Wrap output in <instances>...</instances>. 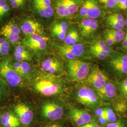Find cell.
<instances>
[{
    "label": "cell",
    "instance_id": "1",
    "mask_svg": "<svg viewBox=\"0 0 127 127\" xmlns=\"http://www.w3.org/2000/svg\"><path fill=\"white\" fill-rule=\"evenodd\" d=\"M84 0H52L54 14L58 18H65L77 12Z\"/></svg>",
    "mask_w": 127,
    "mask_h": 127
},
{
    "label": "cell",
    "instance_id": "2",
    "mask_svg": "<svg viewBox=\"0 0 127 127\" xmlns=\"http://www.w3.org/2000/svg\"><path fill=\"white\" fill-rule=\"evenodd\" d=\"M67 68L69 76L74 81H80L85 79L90 73L89 64L78 59H68Z\"/></svg>",
    "mask_w": 127,
    "mask_h": 127
},
{
    "label": "cell",
    "instance_id": "3",
    "mask_svg": "<svg viewBox=\"0 0 127 127\" xmlns=\"http://www.w3.org/2000/svg\"><path fill=\"white\" fill-rule=\"evenodd\" d=\"M35 90L45 96L55 95L61 91L62 86L59 82L51 78H40L34 84Z\"/></svg>",
    "mask_w": 127,
    "mask_h": 127
},
{
    "label": "cell",
    "instance_id": "4",
    "mask_svg": "<svg viewBox=\"0 0 127 127\" xmlns=\"http://www.w3.org/2000/svg\"><path fill=\"white\" fill-rule=\"evenodd\" d=\"M0 75L13 87L18 86L22 82V78L14 69L9 59L0 62Z\"/></svg>",
    "mask_w": 127,
    "mask_h": 127
},
{
    "label": "cell",
    "instance_id": "5",
    "mask_svg": "<svg viewBox=\"0 0 127 127\" xmlns=\"http://www.w3.org/2000/svg\"><path fill=\"white\" fill-rule=\"evenodd\" d=\"M32 12L41 18H49L54 15L52 0H31Z\"/></svg>",
    "mask_w": 127,
    "mask_h": 127
},
{
    "label": "cell",
    "instance_id": "6",
    "mask_svg": "<svg viewBox=\"0 0 127 127\" xmlns=\"http://www.w3.org/2000/svg\"><path fill=\"white\" fill-rule=\"evenodd\" d=\"M48 38L40 34H32L27 36L22 43L28 49L35 53H41L45 50L47 47Z\"/></svg>",
    "mask_w": 127,
    "mask_h": 127
},
{
    "label": "cell",
    "instance_id": "7",
    "mask_svg": "<svg viewBox=\"0 0 127 127\" xmlns=\"http://www.w3.org/2000/svg\"><path fill=\"white\" fill-rule=\"evenodd\" d=\"M20 28L21 31L27 36L32 34L44 35L45 27L40 21L33 18H26L21 21Z\"/></svg>",
    "mask_w": 127,
    "mask_h": 127
},
{
    "label": "cell",
    "instance_id": "8",
    "mask_svg": "<svg viewBox=\"0 0 127 127\" xmlns=\"http://www.w3.org/2000/svg\"><path fill=\"white\" fill-rule=\"evenodd\" d=\"M76 98L79 103L89 108H94L98 104L95 92L87 87H83L78 91Z\"/></svg>",
    "mask_w": 127,
    "mask_h": 127
},
{
    "label": "cell",
    "instance_id": "9",
    "mask_svg": "<svg viewBox=\"0 0 127 127\" xmlns=\"http://www.w3.org/2000/svg\"><path fill=\"white\" fill-rule=\"evenodd\" d=\"M41 112L46 118L51 121H57L60 119L63 115V107L59 103L49 102L43 105Z\"/></svg>",
    "mask_w": 127,
    "mask_h": 127
},
{
    "label": "cell",
    "instance_id": "10",
    "mask_svg": "<svg viewBox=\"0 0 127 127\" xmlns=\"http://www.w3.org/2000/svg\"><path fill=\"white\" fill-rule=\"evenodd\" d=\"M99 27L98 21L94 19L83 18L80 22L79 27L82 37L90 38L97 31Z\"/></svg>",
    "mask_w": 127,
    "mask_h": 127
},
{
    "label": "cell",
    "instance_id": "11",
    "mask_svg": "<svg viewBox=\"0 0 127 127\" xmlns=\"http://www.w3.org/2000/svg\"><path fill=\"white\" fill-rule=\"evenodd\" d=\"M15 113L20 123L27 125L31 123L33 118V112L27 105L24 103L16 104L14 107Z\"/></svg>",
    "mask_w": 127,
    "mask_h": 127
},
{
    "label": "cell",
    "instance_id": "12",
    "mask_svg": "<svg viewBox=\"0 0 127 127\" xmlns=\"http://www.w3.org/2000/svg\"><path fill=\"white\" fill-rule=\"evenodd\" d=\"M88 82L96 90L104 86L108 83V78L101 70L97 67L94 68L88 76Z\"/></svg>",
    "mask_w": 127,
    "mask_h": 127
},
{
    "label": "cell",
    "instance_id": "13",
    "mask_svg": "<svg viewBox=\"0 0 127 127\" xmlns=\"http://www.w3.org/2000/svg\"><path fill=\"white\" fill-rule=\"evenodd\" d=\"M68 29L67 20L61 19L54 23L50 28V34L52 37L60 41L64 40Z\"/></svg>",
    "mask_w": 127,
    "mask_h": 127
},
{
    "label": "cell",
    "instance_id": "14",
    "mask_svg": "<svg viewBox=\"0 0 127 127\" xmlns=\"http://www.w3.org/2000/svg\"><path fill=\"white\" fill-rule=\"evenodd\" d=\"M110 64L118 73L127 74V54L118 53L114 55L110 60Z\"/></svg>",
    "mask_w": 127,
    "mask_h": 127
},
{
    "label": "cell",
    "instance_id": "15",
    "mask_svg": "<svg viewBox=\"0 0 127 127\" xmlns=\"http://www.w3.org/2000/svg\"><path fill=\"white\" fill-rule=\"evenodd\" d=\"M0 124L2 127H18L20 122L16 114L8 111L1 115Z\"/></svg>",
    "mask_w": 127,
    "mask_h": 127
},
{
    "label": "cell",
    "instance_id": "16",
    "mask_svg": "<svg viewBox=\"0 0 127 127\" xmlns=\"http://www.w3.org/2000/svg\"><path fill=\"white\" fill-rule=\"evenodd\" d=\"M61 68V64L60 61L54 58L46 59L41 64V69L43 71L51 74L59 72Z\"/></svg>",
    "mask_w": 127,
    "mask_h": 127
},
{
    "label": "cell",
    "instance_id": "17",
    "mask_svg": "<svg viewBox=\"0 0 127 127\" xmlns=\"http://www.w3.org/2000/svg\"><path fill=\"white\" fill-rule=\"evenodd\" d=\"M88 3V13L86 18L96 19L102 15L101 6L97 0H86Z\"/></svg>",
    "mask_w": 127,
    "mask_h": 127
},
{
    "label": "cell",
    "instance_id": "18",
    "mask_svg": "<svg viewBox=\"0 0 127 127\" xmlns=\"http://www.w3.org/2000/svg\"><path fill=\"white\" fill-rule=\"evenodd\" d=\"M99 96L104 99H112L116 95V90L114 84L108 82L104 86L96 90Z\"/></svg>",
    "mask_w": 127,
    "mask_h": 127
},
{
    "label": "cell",
    "instance_id": "19",
    "mask_svg": "<svg viewBox=\"0 0 127 127\" xmlns=\"http://www.w3.org/2000/svg\"><path fill=\"white\" fill-rule=\"evenodd\" d=\"M80 41V36L77 28L72 26L68 29L67 33L64 40V45H69L78 43Z\"/></svg>",
    "mask_w": 127,
    "mask_h": 127
},
{
    "label": "cell",
    "instance_id": "20",
    "mask_svg": "<svg viewBox=\"0 0 127 127\" xmlns=\"http://www.w3.org/2000/svg\"><path fill=\"white\" fill-rule=\"evenodd\" d=\"M12 65L15 71L22 78L27 76L31 69L30 64L27 62H16Z\"/></svg>",
    "mask_w": 127,
    "mask_h": 127
},
{
    "label": "cell",
    "instance_id": "21",
    "mask_svg": "<svg viewBox=\"0 0 127 127\" xmlns=\"http://www.w3.org/2000/svg\"><path fill=\"white\" fill-rule=\"evenodd\" d=\"M64 49L68 51L76 58L81 57L84 52V47L80 43H76L73 45H62Z\"/></svg>",
    "mask_w": 127,
    "mask_h": 127
},
{
    "label": "cell",
    "instance_id": "22",
    "mask_svg": "<svg viewBox=\"0 0 127 127\" xmlns=\"http://www.w3.org/2000/svg\"><path fill=\"white\" fill-rule=\"evenodd\" d=\"M0 32H8L19 35L21 32V29L20 27L14 21H10L1 27Z\"/></svg>",
    "mask_w": 127,
    "mask_h": 127
},
{
    "label": "cell",
    "instance_id": "23",
    "mask_svg": "<svg viewBox=\"0 0 127 127\" xmlns=\"http://www.w3.org/2000/svg\"><path fill=\"white\" fill-rule=\"evenodd\" d=\"M109 33L112 35L116 43L123 41L125 36L126 32L123 30H115L113 29H106Z\"/></svg>",
    "mask_w": 127,
    "mask_h": 127
},
{
    "label": "cell",
    "instance_id": "24",
    "mask_svg": "<svg viewBox=\"0 0 127 127\" xmlns=\"http://www.w3.org/2000/svg\"><path fill=\"white\" fill-rule=\"evenodd\" d=\"M10 48V42L5 38H0V56H7L9 53Z\"/></svg>",
    "mask_w": 127,
    "mask_h": 127
},
{
    "label": "cell",
    "instance_id": "25",
    "mask_svg": "<svg viewBox=\"0 0 127 127\" xmlns=\"http://www.w3.org/2000/svg\"><path fill=\"white\" fill-rule=\"evenodd\" d=\"M91 47L97 50L108 53L110 54L112 52V49L110 47L106 44L104 40H100L95 41Z\"/></svg>",
    "mask_w": 127,
    "mask_h": 127
},
{
    "label": "cell",
    "instance_id": "26",
    "mask_svg": "<svg viewBox=\"0 0 127 127\" xmlns=\"http://www.w3.org/2000/svg\"><path fill=\"white\" fill-rule=\"evenodd\" d=\"M69 115L70 118L78 126H81L85 124L80 115L77 113L76 108H73L70 109L69 112Z\"/></svg>",
    "mask_w": 127,
    "mask_h": 127
},
{
    "label": "cell",
    "instance_id": "27",
    "mask_svg": "<svg viewBox=\"0 0 127 127\" xmlns=\"http://www.w3.org/2000/svg\"><path fill=\"white\" fill-rule=\"evenodd\" d=\"M10 6L7 0H0V20L9 13Z\"/></svg>",
    "mask_w": 127,
    "mask_h": 127
},
{
    "label": "cell",
    "instance_id": "28",
    "mask_svg": "<svg viewBox=\"0 0 127 127\" xmlns=\"http://www.w3.org/2000/svg\"><path fill=\"white\" fill-rule=\"evenodd\" d=\"M0 34L3 36L6 39L12 43H16L18 42L20 36L19 34L10 33L8 32H0Z\"/></svg>",
    "mask_w": 127,
    "mask_h": 127
},
{
    "label": "cell",
    "instance_id": "29",
    "mask_svg": "<svg viewBox=\"0 0 127 127\" xmlns=\"http://www.w3.org/2000/svg\"><path fill=\"white\" fill-rule=\"evenodd\" d=\"M90 52L96 58L100 60H103L109 57L110 54L104 51L97 50L92 47L90 48Z\"/></svg>",
    "mask_w": 127,
    "mask_h": 127
},
{
    "label": "cell",
    "instance_id": "30",
    "mask_svg": "<svg viewBox=\"0 0 127 127\" xmlns=\"http://www.w3.org/2000/svg\"><path fill=\"white\" fill-rule=\"evenodd\" d=\"M100 5L109 9L116 8L118 0H97Z\"/></svg>",
    "mask_w": 127,
    "mask_h": 127
},
{
    "label": "cell",
    "instance_id": "31",
    "mask_svg": "<svg viewBox=\"0 0 127 127\" xmlns=\"http://www.w3.org/2000/svg\"><path fill=\"white\" fill-rule=\"evenodd\" d=\"M105 118L107 122L112 123L116 122V117L114 111L110 108H104Z\"/></svg>",
    "mask_w": 127,
    "mask_h": 127
},
{
    "label": "cell",
    "instance_id": "32",
    "mask_svg": "<svg viewBox=\"0 0 127 127\" xmlns=\"http://www.w3.org/2000/svg\"><path fill=\"white\" fill-rule=\"evenodd\" d=\"M11 7L14 9H21L25 7L27 0H9Z\"/></svg>",
    "mask_w": 127,
    "mask_h": 127
},
{
    "label": "cell",
    "instance_id": "33",
    "mask_svg": "<svg viewBox=\"0 0 127 127\" xmlns=\"http://www.w3.org/2000/svg\"><path fill=\"white\" fill-rule=\"evenodd\" d=\"M24 55L28 56L31 55L27 48L23 45H18L16 47L14 52V55Z\"/></svg>",
    "mask_w": 127,
    "mask_h": 127
},
{
    "label": "cell",
    "instance_id": "34",
    "mask_svg": "<svg viewBox=\"0 0 127 127\" xmlns=\"http://www.w3.org/2000/svg\"><path fill=\"white\" fill-rule=\"evenodd\" d=\"M104 41L108 46L110 47L111 46L113 45L114 44H116V42L114 40L112 35L109 33L107 29H106L104 32Z\"/></svg>",
    "mask_w": 127,
    "mask_h": 127
},
{
    "label": "cell",
    "instance_id": "35",
    "mask_svg": "<svg viewBox=\"0 0 127 127\" xmlns=\"http://www.w3.org/2000/svg\"><path fill=\"white\" fill-rule=\"evenodd\" d=\"M115 110L119 113H125L127 111V104L124 102H118L115 105Z\"/></svg>",
    "mask_w": 127,
    "mask_h": 127
},
{
    "label": "cell",
    "instance_id": "36",
    "mask_svg": "<svg viewBox=\"0 0 127 127\" xmlns=\"http://www.w3.org/2000/svg\"><path fill=\"white\" fill-rule=\"evenodd\" d=\"M109 18L116 20L118 21H125V19L123 17V15L122 14L119 13H114L110 15L108 17Z\"/></svg>",
    "mask_w": 127,
    "mask_h": 127
},
{
    "label": "cell",
    "instance_id": "37",
    "mask_svg": "<svg viewBox=\"0 0 127 127\" xmlns=\"http://www.w3.org/2000/svg\"><path fill=\"white\" fill-rule=\"evenodd\" d=\"M121 91L123 95L127 98V79L122 82L121 84Z\"/></svg>",
    "mask_w": 127,
    "mask_h": 127
},
{
    "label": "cell",
    "instance_id": "38",
    "mask_svg": "<svg viewBox=\"0 0 127 127\" xmlns=\"http://www.w3.org/2000/svg\"><path fill=\"white\" fill-rule=\"evenodd\" d=\"M106 127H125L124 125L122 122L118 121L114 123H110Z\"/></svg>",
    "mask_w": 127,
    "mask_h": 127
},
{
    "label": "cell",
    "instance_id": "39",
    "mask_svg": "<svg viewBox=\"0 0 127 127\" xmlns=\"http://www.w3.org/2000/svg\"><path fill=\"white\" fill-rule=\"evenodd\" d=\"M79 127H101L99 124L95 122H91L84 124Z\"/></svg>",
    "mask_w": 127,
    "mask_h": 127
},
{
    "label": "cell",
    "instance_id": "40",
    "mask_svg": "<svg viewBox=\"0 0 127 127\" xmlns=\"http://www.w3.org/2000/svg\"><path fill=\"white\" fill-rule=\"evenodd\" d=\"M95 114L98 117H105V110L104 109L99 108L95 111Z\"/></svg>",
    "mask_w": 127,
    "mask_h": 127
},
{
    "label": "cell",
    "instance_id": "41",
    "mask_svg": "<svg viewBox=\"0 0 127 127\" xmlns=\"http://www.w3.org/2000/svg\"><path fill=\"white\" fill-rule=\"evenodd\" d=\"M116 8L119 9L125 10L127 9V0H125L123 3L121 4L118 5L116 7Z\"/></svg>",
    "mask_w": 127,
    "mask_h": 127
},
{
    "label": "cell",
    "instance_id": "42",
    "mask_svg": "<svg viewBox=\"0 0 127 127\" xmlns=\"http://www.w3.org/2000/svg\"><path fill=\"white\" fill-rule=\"evenodd\" d=\"M122 48L123 50H126L127 49V32L125 33V36L123 40Z\"/></svg>",
    "mask_w": 127,
    "mask_h": 127
},
{
    "label": "cell",
    "instance_id": "43",
    "mask_svg": "<svg viewBox=\"0 0 127 127\" xmlns=\"http://www.w3.org/2000/svg\"><path fill=\"white\" fill-rule=\"evenodd\" d=\"M99 121L100 123L102 124H104L107 122L105 118L104 117H103V116L99 117Z\"/></svg>",
    "mask_w": 127,
    "mask_h": 127
},
{
    "label": "cell",
    "instance_id": "44",
    "mask_svg": "<svg viewBox=\"0 0 127 127\" xmlns=\"http://www.w3.org/2000/svg\"><path fill=\"white\" fill-rule=\"evenodd\" d=\"M44 127H63L62 126H61V125H60L58 124H50V125H47L45 126Z\"/></svg>",
    "mask_w": 127,
    "mask_h": 127
},
{
    "label": "cell",
    "instance_id": "45",
    "mask_svg": "<svg viewBox=\"0 0 127 127\" xmlns=\"http://www.w3.org/2000/svg\"><path fill=\"white\" fill-rule=\"evenodd\" d=\"M125 26L127 27V16L125 19Z\"/></svg>",
    "mask_w": 127,
    "mask_h": 127
},
{
    "label": "cell",
    "instance_id": "46",
    "mask_svg": "<svg viewBox=\"0 0 127 127\" xmlns=\"http://www.w3.org/2000/svg\"></svg>",
    "mask_w": 127,
    "mask_h": 127
},
{
    "label": "cell",
    "instance_id": "47",
    "mask_svg": "<svg viewBox=\"0 0 127 127\" xmlns=\"http://www.w3.org/2000/svg\"></svg>",
    "mask_w": 127,
    "mask_h": 127
}]
</instances>
